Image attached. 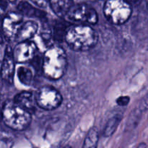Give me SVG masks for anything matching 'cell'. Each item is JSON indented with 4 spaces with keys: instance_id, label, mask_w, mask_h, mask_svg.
Masks as SVG:
<instances>
[{
    "instance_id": "cell-26",
    "label": "cell",
    "mask_w": 148,
    "mask_h": 148,
    "mask_svg": "<svg viewBox=\"0 0 148 148\" xmlns=\"http://www.w3.org/2000/svg\"><path fill=\"white\" fill-rule=\"evenodd\" d=\"M8 1H10V2L12 3V4H14V3H16V1H17V0H7Z\"/></svg>"
},
{
    "instance_id": "cell-24",
    "label": "cell",
    "mask_w": 148,
    "mask_h": 148,
    "mask_svg": "<svg viewBox=\"0 0 148 148\" xmlns=\"http://www.w3.org/2000/svg\"><path fill=\"white\" fill-rule=\"evenodd\" d=\"M7 1H8L7 0H0V4L6 8V7L7 6Z\"/></svg>"
},
{
    "instance_id": "cell-9",
    "label": "cell",
    "mask_w": 148,
    "mask_h": 148,
    "mask_svg": "<svg viewBox=\"0 0 148 148\" xmlns=\"http://www.w3.org/2000/svg\"><path fill=\"white\" fill-rule=\"evenodd\" d=\"M14 71L15 62L13 56L12 49L10 46H7L0 70V77L2 78L3 80L12 84L14 80Z\"/></svg>"
},
{
    "instance_id": "cell-17",
    "label": "cell",
    "mask_w": 148,
    "mask_h": 148,
    "mask_svg": "<svg viewBox=\"0 0 148 148\" xmlns=\"http://www.w3.org/2000/svg\"><path fill=\"white\" fill-rule=\"evenodd\" d=\"M121 117L119 116H116L109 119L103 130V136L105 137H108L112 135L116 130L119 124L121 122Z\"/></svg>"
},
{
    "instance_id": "cell-5",
    "label": "cell",
    "mask_w": 148,
    "mask_h": 148,
    "mask_svg": "<svg viewBox=\"0 0 148 148\" xmlns=\"http://www.w3.org/2000/svg\"><path fill=\"white\" fill-rule=\"evenodd\" d=\"M35 99L36 105L47 111L57 108L63 101L60 92L50 85H45L39 88L35 95Z\"/></svg>"
},
{
    "instance_id": "cell-27",
    "label": "cell",
    "mask_w": 148,
    "mask_h": 148,
    "mask_svg": "<svg viewBox=\"0 0 148 148\" xmlns=\"http://www.w3.org/2000/svg\"><path fill=\"white\" fill-rule=\"evenodd\" d=\"M1 106H0V121H1Z\"/></svg>"
},
{
    "instance_id": "cell-12",
    "label": "cell",
    "mask_w": 148,
    "mask_h": 148,
    "mask_svg": "<svg viewBox=\"0 0 148 148\" xmlns=\"http://www.w3.org/2000/svg\"><path fill=\"white\" fill-rule=\"evenodd\" d=\"M49 4L54 14L62 18L66 17L75 3L74 0H49Z\"/></svg>"
},
{
    "instance_id": "cell-7",
    "label": "cell",
    "mask_w": 148,
    "mask_h": 148,
    "mask_svg": "<svg viewBox=\"0 0 148 148\" xmlns=\"http://www.w3.org/2000/svg\"><path fill=\"white\" fill-rule=\"evenodd\" d=\"M23 23V15L20 12H10L4 16L1 21V31L7 40H15Z\"/></svg>"
},
{
    "instance_id": "cell-19",
    "label": "cell",
    "mask_w": 148,
    "mask_h": 148,
    "mask_svg": "<svg viewBox=\"0 0 148 148\" xmlns=\"http://www.w3.org/2000/svg\"><path fill=\"white\" fill-rule=\"evenodd\" d=\"M139 110L141 112H145L148 110V92L140 101L139 104Z\"/></svg>"
},
{
    "instance_id": "cell-18",
    "label": "cell",
    "mask_w": 148,
    "mask_h": 148,
    "mask_svg": "<svg viewBox=\"0 0 148 148\" xmlns=\"http://www.w3.org/2000/svg\"><path fill=\"white\" fill-rule=\"evenodd\" d=\"M42 23L41 27H40V36H41L42 39L44 40L45 42L50 41L51 38H53L52 36V30L51 26L48 23L46 20H43Z\"/></svg>"
},
{
    "instance_id": "cell-23",
    "label": "cell",
    "mask_w": 148,
    "mask_h": 148,
    "mask_svg": "<svg viewBox=\"0 0 148 148\" xmlns=\"http://www.w3.org/2000/svg\"><path fill=\"white\" fill-rule=\"evenodd\" d=\"M128 2H130L131 4H135V5H137V4H140L142 1V0H127Z\"/></svg>"
},
{
    "instance_id": "cell-22",
    "label": "cell",
    "mask_w": 148,
    "mask_h": 148,
    "mask_svg": "<svg viewBox=\"0 0 148 148\" xmlns=\"http://www.w3.org/2000/svg\"><path fill=\"white\" fill-rule=\"evenodd\" d=\"M4 10H5V7H3L2 5H1V4H0V19H1L2 17H4Z\"/></svg>"
},
{
    "instance_id": "cell-10",
    "label": "cell",
    "mask_w": 148,
    "mask_h": 148,
    "mask_svg": "<svg viewBox=\"0 0 148 148\" xmlns=\"http://www.w3.org/2000/svg\"><path fill=\"white\" fill-rule=\"evenodd\" d=\"M13 101L17 105L28 111L31 114L36 111V102L35 99V95H33V92H29V91H23V92H19L15 95Z\"/></svg>"
},
{
    "instance_id": "cell-25",
    "label": "cell",
    "mask_w": 148,
    "mask_h": 148,
    "mask_svg": "<svg viewBox=\"0 0 148 148\" xmlns=\"http://www.w3.org/2000/svg\"><path fill=\"white\" fill-rule=\"evenodd\" d=\"M147 147V145H146L145 144H144V143H143V144L140 145H138V147Z\"/></svg>"
},
{
    "instance_id": "cell-15",
    "label": "cell",
    "mask_w": 148,
    "mask_h": 148,
    "mask_svg": "<svg viewBox=\"0 0 148 148\" xmlns=\"http://www.w3.org/2000/svg\"><path fill=\"white\" fill-rule=\"evenodd\" d=\"M69 26V25L66 22L57 20L53 25V32H52L53 38L56 41H62L63 39L64 40L65 33Z\"/></svg>"
},
{
    "instance_id": "cell-2",
    "label": "cell",
    "mask_w": 148,
    "mask_h": 148,
    "mask_svg": "<svg viewBox=\"0 0 148 148\" xmlns=\"http://www.w3.org/2000/svg\"><path fill=\"white\" fill-rule=\"evenodd\" d=\"M66 53L62 47L52 46L43 54L42 71L46 77L51 80L62 78L67 69Z\"/></svg>"
},
{
    "instance_id": "cell-20",
    "label": "cell",
    "mask_w": 148,
    "mask_h": 148,
    "mask_svg": "<svg viewBox=\"0 0 148 148\" xmlns=\"http://www.w3.org/2000/svg\"><path fill=\"white\" fill-rule=\"evenodd\" d=\"M130 98L127 95H123V96L119 97L116 99V103L117 105L119 106H126L128 105L130 103Z\"/></svg>"
},
{
    "instance_id": "cell-28",
    "label": "cell",
    "mask_w": 148,
    "mask_h": 148,
    "mask_svg": "<svg viewBox=\"0 0 148 148\" xmlns=\"http://www.w3.org/2000/svg\"><path fill=\"white\" fill-rule=\"evenodd\" d=\"M147 9H148V0H147Z\"/></svg>"
},
{
    "instance_id": "cell-11",
    "label": "cell",
    "mask_w": 148,
    "mask_h": 148,
    "mask_svg": "<svg viewBox=\"0 0 148 148\" xmlns=\"http://www.w3.org/2000/svg\"><path fill=\"white\" fill-rule=\"evenodd\" d=\"M38 28L39 27L38 23L33 20H28L25 23H23L16 36L15 40L17 43L30 40L36 36Z\"/></svg>"
},
{
    "instance_id": "cell-4",
    "label": "cell",
    "mask_w": 148,
    "mask_h": 148,
    "mask_svg": "<svg viewBox=\"0 0 148 148\" xmlns=\"http://www.w3.org/2000/svg\"><path fill=\"white\" fill-rule=\"evenodd\" d=\"M103 13L110 23L122 25L131 17L132 7L127 0H107L104 4Z\"/></svg>"
},
{
    "instance_id": "cell-1",
    "label": "cell",
    "mask_w": 148,
    "mask_h": 148,
    "mask_svg": "<svg viewBox=\"0 0 148 148\" xmlns=\"http://www.w3.org/2000/svg\"><path fill=\"white\" fill-rule=\"evenodd\" d=\"M98 40L97 32L86 24L69 25L64 36L66 44L76 51L90 50L96 46Z\"/></svg>"
},
{
    "instance_id": "cell-6",
    "label": "cell",
    "mask_w": 148,
    "mask_h": 148,
    "mask_svg": "<svg viewBox=\"0 0 148 148\" xmlns=\"http://www.w3.org/2000/svg\"><path fill=\"white\" fill-rule=\"evenodd\" d=\"M66 17L71 21L79 22L82 24L95 25L98 21V16L95 9L85 3L74 4Z\"/></svg>"
},
{
    "instance_id": "cell-8",
    "label": "cell",
    "mask_w": 148,
    "mask_h": 148,
    "mask_svg": "<svg viewBox=\"0 0 148 148\" xmlns=\"http://www.w3.org/2000/svg\"><path fill=\"white\" fill-rule=\"evenodd\" d=\"M38 51V47L34 42L31 40L19 42L14 50L13 56L15 63L23 64L33 60Z\"/></svg>"
},
{
    "instance_id": "cell-14",
    "label": "cell",
    "mask_w": 148,
    "mask_h": 148,
    "mask_svg": "<svg viewBox=\"0 0 148 148\" xmlns=\"http://www.w3.org/2000/svg\"><path fill=\"white\" fill-rule=\"evenodd\" d=\"M17 76L19 81L25 86H30L33 81V72L30 68L25 66H19L17 69Z\"/></svg>"
},
{
    "instance_id": "cell-16",
    "label": "cell",
    "mask_w": 148,
    "mask_h": 148,
    "mask_svg": "<svg viewBox=\"0 0 148 148\" xmlns=\"http://www.w3.org/2000/svg\"><path fill=\"white\" fill-rule=\"evenodd\" d=\"M98 139H99V137H98V130L95 127H92L89 130L85 137L83 147H96L98 145Z\"/></svg>"
},
{
    "instance_id": "cell-21",
    "label": "cell",
    "mask_w": 148,
    "mask_h": 148,
    "mask_svg": "<svg viewBox=\"0 0 148 148\" xmlns=\"http://www.w3.org/2000/svg\"><path fill=\"white\" fill-rule=\"evenodd\" d=\"M31 1L40 7H45L47 5L46 0H31Z\"/></svg>"
},
{
    "instance_id": "cell-13",
    "label": "cell",
    "mask_w": 148,
    "mask_h": 148,
    "mask_svg": "<svg viewBox=\"0 0 148 148\" xmlns=\"http://www.w3.org/2000/svg\"><path fill=\"white\" fill-rule=\"evenodd\" d=\"M17 10L23 15L34 17L40 20H45L46 17V12L36 8L27 1H21L17 5Z\"/></svg>"
},
{
    "instance_id": "cell-3",
    "label": "cell",
    "mask_w": 148,
    "mask_h": 148,
    "mask_svg": "<svg viewBox=\"0 0 148 148\" xmlns=\"http://www.w3.org/2000/svg\"><path fill=\"white\" fill-rule=\"evenodd\" d=\"M1 119L12 130L23 131L30 125L31 114L25 110L14 101L8 100L1 108Z\"/></svg>"
}]
</instances>
